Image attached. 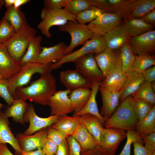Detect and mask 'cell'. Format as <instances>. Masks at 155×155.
Instances as JSON below:
<instances>
[{"mask_svg": "<svg viewBox=\"0 0 155 155\" xmlns=\"http://www.w3.org/2000/svg\"><path fill=\"white\" fill-rule=\"evenodd\" d=\"M67 137V136L65 134L51 126L47 127V138L51 140L57 146L61 144Z\"/></svg>", "mask_w": 155, "mask_h": 155, "instance_id": "44", "label": "cell"}, {"mask_svg": "<svg viewBox=\"0 0 155 155\" xmlns=\"http://www.w3.org/2000/svg\"><path fill=\"white\" fill-rule=\"evenodd\" d=\"M155 65V55H137L130 72L143 74L146 70Z\"/></svg>", "mask_w": 155, "mask_h": 155, "instance_id": "37", "label": "cell"}, {"mask_svg": "<svg viewBox=\"0 0 155 155\" xmlns=\"http://www.w3.org/2000/svg\"><path fill=\"white\" fill-rule=\"evenodd\" d=\"M40 16L42 21L37 27L43 35L49 38L52 36L49 30L52 26L63 25L69 20L77 22L75 20L76 16L70 13L64 8L49 9L44 7L41 10Z\"/></svg>", "mask_w": 155, "mask_h": 155, "instance_id": "5", "label": "cell"}, {"mask_svg": "<svg viewBox=\"0 0 155 155\" xmlns=\"http://www.w3.org/2000/svg\"><path fill=\"white\" fill-rule=\"evenodd\" d=\"M28 105L26 101L15 99L10 106L6 108L4 113L7 117H11L15 122L24 125V117Z\"/></svg>", "mask_w": 155, "mask_h": 155, "instance_id": "27", "label": "cell"}, {"mask_svg": "<svg viewBox=\"0 0 155 155\" xmlns=\"http://www.w3.org/2000/svg\"><path fill=\"white\" fill-rule=\"evenodd\" d=\"M81 155H113L109 151L100 145L81 153Z\"/></svg>", "mask_w": 155, "mask_h": 155, "instance_id": "50", "label": "cell"}, {"mask_svg": "<svg viewBox=\"0 0 155 155\" xmlns=\"http://www.w3.org/2000/svg\"><path fill=\"white\" fill-rule=\"evenodd\" d=\"M58 29L60 31L68 33L71 37L70 43L65 51V55L73 52L76 46L80 45H83L94 35L88 25L71 20L59 26Z\"/></svg>", "mask_w": 155, "mask_h": 155, "instance_id": "7", "label": "cell"}, {"mask_svg": "<svg viewBox=\"0 0 155 155\" xmlns=\"http://www.w3.org/2000/svg\"><path fill=\"white\" fill-rule=\"evenodd\" d=\"M133 98L141 99L152 106L155 105V94L151 83L144 81L131 96Z\"/></svg>", "mask_w": 155, "mask_h": 155, "instance_id": "36", "label": "cell"}, {"mask_svg": "<svg viewBox=\"0 0 155 155\" xmlns=\"http://www.w3.org/2000/svg\"><path fill=\"white\" fill-rule=\"evenodd\" d=\"M119 49L122 71L128 76L137 55L131 47L128 41L123 44Z\"/></svg>", "mask_w": 155, "mask_h": 155, "instance_id": "34", "label": "cell"}, {"mask_svg": "<svg viewBox=\"0 0 155 155\" xmlns=\"http://www.w3.org/2000/svg\"><path fill=\"white\" fill-rule=\"evenodd\" d=\"M102 104L100 113L107 120L112 115L119 105L120 91L109 90L100 87Z\"/></svg>", "mask_w": 155, "mask_h": 155, "instance_id": "16", "label": "cell"}, {"mask_svg": "<svg viewBox=\"0 0 155 155\" xmlns=\"http://www.w3.org/2000/svg\"><path fill=\"white\" fill-rule=\"evenodd\" d=\"M42 40V37L38 35L31 40L26 53L19 63L20 67L26 63H36L37 57L42 51L40 44Z\"/></svg>", "mask_w": 155, "mask_h": 155, "instance_id": "31", "label": "cell"}, {"mask_svg": "<svg viewBox=\"0 0 155 155\" xmlns=\"http://www.w3.org/2000/svg\"><path fill=\"white\" fill-rule=\"evenodd\" d=\"M71 90L56 91L49 98L47 105L50 107L51 115L63 116L74 112L68 95Z\"/></svg>", "mask_w": 155, "mask_h": 155, "instance_id": "13", "label": "cell"}, {"mask_svg": "<svg viewBox=\"0 0 155 155\" xmlns=\"http://www.w3.org/2000/svg\"><path fill=\"white\" fill-rule=\"evenodd\" d=\"M16 31L10 23L3 17L0 20V44L10 39Z\"/></svg>", "mask_w": 155, "mask_h": 155, "instance_id": "43", "label": "cell"}, {"mask_svg": "<svg viewBox=\"0 0 155 155\" xmlns=\"http://www.w3.org/2000/svg\"><path fill=\"white\" fill-rule=\"evenodd\" d=\"M55 155H69V147L67 138L58 146Z\"/></svg>", "mask_w": 155, "mask_h": 155, "instance_id": "55", "label": "cell"}, {"mask_svg": "<svg viewBox=\"0 0 155 155\" xmlns=\"http://www.w3.org/2000/svg\"><path fill=\"white\" fill-rule=\"evenodd\" d=\"M36 31L28 23L24 25L8 40L2 44L12 59L18 64L26 52Z\"/></svg>", "mask_w": 155, "mask_h": 155, "instance_id": "3", "label": "cell"}, {"mask_svg": "<svg viewBox=\"0 0 155 155\" xmlns=\"http://www.w3.org/2000/svg\"><path fill=\"white\" fill-rule=\"evenodd\" d=\"M60 117L51 115L46 118L40 117L36 114L33 104L30 103L24 117L25 123H29V125L23 134L25 135H31L42 129L50 126L57 121Z\"/></svg>", "mask_w": 155, "mask_h": 155, "instance_id": "11", "label": "cell"}, {"mask_svg": "<svg viewBox=\"0 0 155 155\" xmlns=\"http://www.w3.org/2000/svg\"><path fill=\"white\" fill-rule=\"evenodd\" d=\"M68 46L64 42H61L52 46L42 47L36 63L47 64L57 62L65 55V51Z\"/></svg>", "mask_w": 155, "mask_h": 155, "instance_id": "18", "label": "cell"}, {"mask_svg": "<svg viewBox=\"0 0 155 155\" xmlns=\"http://www.w3.org/2000/svg\"><path fill=\"white\" fill-rule=\"evenodd\" d=\"M80 123L79 117L67 115L61 116L51 126L66 135L72 136Z\"/></svg>", "mask_w": 155, "mask_h": 155, "instance_id": "30", "label": "cell"}, {"mask_svg": "<svg viewBox=\"0 0 155 155\" xmlns=\"http://www.w3.org/2000/svg\"><path fill=\"white\" fill-rule=\"evenodd\" d=\"M101 82H98L92 84L91 88L92 91L91 94L88 102L81 110L74 112L72 116L79 117L86 114H91L98 117L102 125H104V122L107 119L100 115L96 100V95Z\"/></svg>", "mask_w": 155, "mask_h": 155, "instance_id": "21", "label": "cell"}, {"mask_svg": "<svg viewBox=\"0 0 155 155\" xmlns=\"http://www.w3.org/2000/svg\"><path fill=\"white\" fill-rule=\"evenodd\" d=\"M15 0H4V5L7 8L13 6Z\"/></svg>", "mask_w": 155, "mask_h": 155, "instance_id": "59", "label": "cell"}, {"mask_svg": "<svg viewBox=\"0 0 155 155\" xmlns=\"http://www.w3.org/2000/svg\"><path fill=\"white\" fill-rule=\"evenodd\" d=\"M133 155H152L153 153L141 143L135 142L133 143Z\"/></svg>", "mask_w": 155, "mask_h": 155, "instance_id": "52", "label": "cell"}, {"mask_svg": "<svg viewBox=\"0 0 155 155\" xmlns=\"http://www.w3.org/2000/svg\"><path fill=\"white\" fill-rule=\"evenodd\" d=\"M91 6L88 0H67L64 9L76 16Z\"/></svg>", "mask_w": 155, "mask_h": 155, "instance_id": "40", "label": "cell"}, {"mask_svg": "<svg viewBox=\"0 0 155 155\" xmlns=\"http://www.w3.org/2000/svg\"><path fill=\"white\" fill-rule=\"evenodd\" d=\"M121 26L103 36L106 48L112 50L119 49L123 44L128 41L129 37L123 31Z\"/></svg>", "mask_w": 155, "mask_h": 155, "instance_id": "29", "label": "cell"}, {"mask_svg": "<svg viewBox=\"0 0 155 155\" xmlns=\"http://www.w3.org/2000/svg\"><path fill=\"white\" fill-rule=\"evenodd\" d=\"M4 79L3 77L0 74V80Z\"/></svg>", "mask_w": 155, "mask_h": 155, "instance_id": "63", "label": "cell"}, {"mask_svg": "<svg viewBox=\"0 0 155 155\" xmlns=\"http://www.w3.org/2000/svg\"><path fill=\"white\" fill-rule=\"evenodd\" d=\"M135 130L140 136L155 132V105L144 119L139 121Z\"/></svg>", "mask_w": 155, "mask_h": 155, "instance_id": "35", "label": "cell"}, {"mask_svg": "<svg viewBox=\"0 0 155 155\" xmlns=\"http://www.w3.org/2000/svg\"><path fill=\"white\" fill-rule=\"evenodd\" d=\"M145 81L152 82L155 80V66H153L146 70L143 73Z\"/></svg>", "mask_w": 155, "mask_h": 155, "instance_id": "53", "label": "cell"}, {"mask_svg": "<svg viewBox=\"0 0 155 155\" xmlns=\"http://www.w3.org/2000/svg\"><path fill=\"white\" fill-rule=\"evenodd\" d=\"M91 6L96 7L104 13H112L108 0H88Z\"/></svg>", "mask_w": 155, "mask_h": 155, "instance_id": "47", "label": "cell"}, {"mask_svg": "<svg viewBox=\"0 0 155 155\" xmlns=\"http://www.w3.org/2000/svg\"><path fill=\"white\" fill-rule=\"evenodd\" d=\"M106 48L103 36L94 35L90 39L86 41L80 49L65 55L57 62L52 63L50 69L52 70L61 67L65 63L74 62L78 57L90 53L99 54Z\"/></svg>", "mask_w": 155, "mask_h": 155, "instance_id": "6", "label": "cell"}, {"mask_svg": "<svg viewBox=\"0 0 155 155\" xmlns=\"http://www.w3.org/2000/svg\"><path fill=\"white\" fill-rule=\"evenodd\" d=\"M91 90L90 88H81L72 90L69 97L74 112L78 111L86 105L90 97Z\"/></svg>", "mask_w": 155, "mask_h": 155, "instance_id": "32", "label": "cell"}, {"mask_svg": "<svg viewBox=\"0 0 155 155\" xmlns=\"http://www.w3.org/2000/svg\"><path fill=\"white\" fill-rule=\"evenodd\" d=\"M80 145L81 153L98 145L85 126L80 123L72 136Z\"/></svg>", "mask_w": 155, "mask_h": 155, "instance_id": "26", "label": "cell"}, {"mask_svg": "<svg viewBox=\"0 0 155 155\" xmlns=\"http://www.w3.org/2000/svg\"><path fill=\"white\" fill-rule=\"evenodd\" d=\"M5 107H6V106L0 102V109L3 108Z\"/></svg>", "mask_w": 155, "mask_h": 155, "instance_id": "62", "label": "cell"}, {"mask_svg": "<svg viewBox=\"0 0 155 155\" xmlns=\"http://www.w3.org/2000/svg\"><path fill=\"white\" fill-rule=\"evenodd\" d=\"M152 87L154 91L155 92V82L154 81L151 82Z\"/></svg>", "mask_w": 155, "mask_h": 155, "instance_id": "61", "label": "cell"}, {"mask_svg": "<svg viewBox=\"0 0 155 155\" xmlns=\"http://www.w3.org/2000/svg\"><path fill=\"white\" fill-rule=\"evenodd\" d=\"M128 75L118 69L106 77L101 82L100 87L109 90L120 91L126 82Z\"/></svg>", "mask_w": 155, "mask_h": 155, "instance_id": "25", "label": "cell"}, {"mask_svg": "<svg viewBox=\"0 0 155 155\" xmlns=\"http://www.w3.org/2000/svg\"><path fill=\"white\" fill-rule=\"evenodd\" d=\"M79 117L80 123L85 126L98 145H100L102 133L104 128L99 119L90 114H86Z\"/></svg>", "mask_w": 155, "mask_h": 155, "instance_id": "23", "label": "cell"}, {"mask_svg": "<svg viewBox=\"0 0 155 155\" xmlns=\"http://www.w3.org/2000/svg\"><path fill=\"white\" fill-rule=\"evenodd\" d=\"M133 104L139 121L144 119L148 115L154 106L142 99L137 98H133Z\"/></svg>", "mask_w": 155, "mask_h": 155, "instance_id": "41", "label": "cell"}, {"mask_svg": "<svg viewBox=\"0 0 155 155\" xmlns=\"http://www.w3.org/2000/svg\"><path fill=\"white\" fill-rule=\"evenodd\" d=\"M92 53L81 56L74 61L75 69L92 84L101 82L105 77L100 69Z\"/></svg>", "mask_w": 155, "mask_h": 155, "instance_id": "8", "label": "cell"}, {"mask_svg": "<svg viewBox=\"0 0 155 155\" xmlns=\"http://www.w3.org/2000/svg\"><path fill=\"white\" fill-rule=\"evenodd\" d=\"M47 127L42 129L34 134L27 135L20 133L16 137L22 150L31 151L42 149L47 139Z\"/></svg>", "mask_w": 155, "mask_h": 155, "instance_id": "14", "label": "cell"}, {"mask_svg": "<svg viewBox=\"0 0 155 155\" xmlns=\"http://www.w3.org/2000/svg\"><path fill=\"white\" fill-rule=\"evenodd\" d=\"M123 22L118 13H104L89 23L88 26L94 35L104 36L121 26Z\"/></svg>", "mask_w": 155, "mask_h": 155, "instance_id": "9", "label": "cell"}, {"mask_svg": "<svg viewBox=\"0 0 155 155\" xmlns=\"http://www.w3.org/2000/svg\"><path fill=\"white\" fill-rule=\"evenodd\" d=\"M128 42L136 55H155L154 30L137 36L129 37Z\"/></svg>", "mask_w": 155, "mask_h": 155, "instance_id": "12", "label": "cell"}, {"mask_svg": "<svg viewBox=\"0 0 155 155\" xmlns=\"http://www.w3.org/2000/svg\"><path fill=\"white\" fill-rule=\"evenodd\" d=\"M126 137L125 131L113 128H104L100 146L107 150L113 155H115L120 143Z\"/></svg>", "mask_w": 155, "mask_h": 155, "instance_id": "15", "label": "cell"}, {"mask_svg": "<svg viewBox=\"0 0 155 155\" xmlns=\"http://www.w3.org/2000/svg\"><path fill=\"white\" fill-rule=\"evenodd\" d=\"M103 13L104 12L97 7L91 6L76 16L75 20L80 24H86Z\"/></svg>", "mask_w": 155, "mask_h": 155, "instance_id": "38", "label": "cell"}, {"mask_svg": "<svg viewBox=\"0 0 155 155\" xmlns=\"http://www.w3.org/2000/svg\"><path fill=\"white\" fill-rule=\"evenodd\" d=\"M29 0H15L13 7L15 8H20L21 6L30 1Z\"/></svg>", "mask_w": 155, "mask_h": 155, "instance_id": "58", "label": "cell"}, {"mask_svg": "<svg viewBox=\"0 0 155 155\" xmlns=\"http://www.w3.org/2000/svg\"><path fill=\"white\" fill-rule=\"evenodd\" d=\"M123 31L129 37L137 36L154 29V27L140 18L125 20L121 26Z\"/></svg>", "mask_w": 155, "mask_h": 155, "instance_id": "22", "label": "cell"}, {"mask_svg": "<svg viewBox=\"0 0 155 155\" xmlns=\"http://www.w3.org/2000/svg\"><path fill=\"white\" fill-rule=\"evenodd\" d=\"M127 131L126 142L121 152L118 155H131V144L134 142H138L143 145L144 142L141 136L135 130H129Z\"/></svg>", "mask_w": 155, "mask_h": 155, "instance_id": "42", "label": "cell"}, {"mask_svg": "<svg viewBox=\"0 0 155 155\" xmlns=\"http://www.w3.org/2000/svg\"><path fill=\"white\" fill-rule=\"evenodd\" d=\"M139 121L134 107L133 98L130 96L121 102L111 116L105 121L104 125L106 128L125 131L135 130Z\"/></svg>", "mask_w": 155, "mask_h": 155, "instance_id": "2", "label": "cell"}, {"mask_svg": "<svg viewBox=\"0 0 155 155\" xmlns=\"http://www.w3.org/2000/svg\"><path fill=\"white\" fill-rule=\"evenodd\" d=\"M20 155H45L42 149L31 151L22 150Z\"/></svg>", "mask_w": 155, "mask_h": 155, "instance_id": "56", "label": "cell"}, {"mask_svg": "<svg viewBox=\"0 0 155 155\" xmlns=\"http://www.w3.org/2000/svg\"><path fill=\"white\" fill-rule=\"evenodd\" d=\"M8 118L4 113L0 110V143H8L17 154L20 155L22 150L18 140L11 131Z\"/></svg>", "mask_w": 155, "mask_h": 155, "instance_id": "19", "label": "cell"}, {"mask_svg": "<svg viewBox=\"0 0 155 155\" xmlns=\"http://www.w3.org/2000/svg\"><path fill=\"white\" fill-rule=\"evenodd\" d=\"M141 136L145 143V146L152 152H155V132Z\"/></svg>", "mask_w": 155, "mask_h": 155, "instance_id": "48", "label": "cell"}, {"mask_svg": "<svg viewBox=\"0 0 155 155\" xmlns=\"http://www.w3.org/2000/svg\"><path fill=\"white\" fill-rule=\"evenodd\" d=\"M0 155H14L9 150L6 144L0 143Z\"/></svg>", "mask_w": 155, "mask_h": 155, "instance_id": "57", "label": "cell"}, {"mask_svg": "<svg viewBox=\"0 0 155 155\" xmlns=\"http://www.w3.org/2000/svg\"><path fill=\"white\" fill-rule=\"evenodd\" d=\"M112 13L119 14L124 21L129 12L131 0H108Z\"/></svg>", "mask_w": 155, "mask_h": 155, "instance_id": "39", "label": "cell"}, {"mask_svg": "<svg viewBox=\"0 0 155 155\" xmlns=\"http://www.w3.org/2000/svg\"><path fill=\"white\" fill-rule=\"evenodd\" d=\"M69 147V155H81V148L79 143L71 136L67 137Z\"/></svg>", "mask_w": 155, "mask_h": 155, "instance_id": "46", "label": "cell"}, {"mask_svg": "<svg viewBox=\"0 0 155 155\" xmlns=\"http://www.w3.org/2000/svg\"><path fill=\"white\" fill-rule=\"evenodd\" d=\"M20 68L19 64L11 57L5 47L0 44V74L4 79L8 80L18 71Z\"/></svg>", "mask_w": 155, "mask_h": 155, "instance_id": "20", "label": "cell"}, {"mask_svg": "<svg viewBox=\"0 0 155 155\" xmlns=\"http://www.w3.org/2000/svg\"><path fill=\"white\" fill-rule=\"evenodd\" d=\"M52 63H28L20 66L18 71L7 80L8 89L11 95L14 98L16 89L29 84L34 74L39 73L41 75L51 71L50 67Z\"/></svg>", "mask_w": 155, "mask_h": 155, "instance_id": "4", "label": "cell"}, {"mask_svg": "<svg viewBox=\"0 0 155 155\" xmlns=\"http://www.w3.org/2000/svg\"><path fill=\"white\" fill-rule=\"evenodd\" d=\"M155 7V0H131L129 12L125 20L140 18Z\"/></svg>", "mask_w": 155, "mask_h": 155, "instance_id": "24", "label": "cell"}, {"mask_svg": "<svg viewBox=\"0 0 155 155\" xmlns=\"http://www.w3.org/2000/svg\"><path fill=\"white\" fill-rule=\"evenodd\" d=\"M67 0H44V7L49 9H62L65 6Z\"/></svg>", "mask_w": 155, "mask_h": 155, "instance_id": "49", "label": "cell"}, {"mask_svg": "<svg viewBox=\"0 0 155 155\" xmlns=\"http://www.w3.org/2000/svg\"><path fill=\"white\" fill-rule=\"evenodd\" d=\"M58 147L51 140L47 138L42 150L45 155H55Z\"/></svg>", "mask_w": 155, "mask_h": 155, "instance_id": "51", "label": "cell"}, {"mask_svg": "<svg viewBox=\"0 0 155 155\" xmlns=\"http://www.w3.org/2000/svg\"><path fill=\"white\" fill-rule=\"evenodd\" d=\"M4 5V0H0V9H1Z\"/></svg>", "mask_w": 155, "mask_h": 155, "instance_id": "60", "label": "cell"}, {"mask_svg": "<svg viewBox=\"0 0 155 155\" xmlns=\"http://www.w3.org/2000/svg\"><path fill=\"white\" fill-rule=\"evenodd\" d=\"M3 17L10 23L16 32L28 23L24 13L21 11L20 8L16 9L13 6L7 8L6 11Z\"/></svg>", "mask_w": 155, "mask_h": 155, "instance_id": "33", "label": "cell"}, {"mask_svg": "<svg viewBox=\"0 0 155 155\" xmlns=\"http://www.w3.org/2000/svg\"><path fill=\"white\" fill-rule=\"evenodd\" d=\"M144 81L143 74L130 72L126 82L120 90V102H121L127 97L131 96Z\"/></svg>", "mask_w": 155, "mask_h": 155, "instance_id": "28", "label": "cell"}, {"mask_svg": "<svg viewBox=\"0 0 155 155\" xmlns=\"http://www.w3.org/2000/svg\"><path fill=\"white\" fill-rule=\"evenodd\" d=\"M97 65L105 77L116 70L122 69L120 49L106 48L101 53L94 55Z\"/></svg>", "mask_w": 155, "mask_h": 155, "instance_id": "10", "label": "cell"}, {"mask_svg": "<svg viewBox=\"0 0 155 155\" xmlns=\"http://www.w3.org/2000/svg\"><path fill=\"white\" fill-rule=\"evenodd\" d=\"M140 18L146 23L154 27L155 26V9L148 12Z\"/></svg>", "mask_w": 155, "mask_h": 155, "instance_id": "54", "label": "cell"}, {"mask_svg": "<svg viewBox=\"0 0 155 155\" xmlns=\"http://www.w3.org/2000/svg\"><path fill=\"white\" fill-rule=\"evenodd\" d=\"M61 82L67 89L71 90L81 88H90L92 84L76 69H68L61 72Z\"/></svg>", "mask_w": 155, "mask_h": 155, "instance_id": "17", "label": "cell"}, {"mask_svg": "<svg viewBox=\"0 0 155 155\" xmlns=\"http://www.w3.org/2000/svg\"><path fill=\"white\" fill-rule=\"evenodd\" d=\"M0 96L4 99L9 106L11 105L15 100L9 92L7 80H0Z\"/></svg>", "mask_w": 155, "mask_h": 155, "instance_id": "45", "label": "cell"}, {"mask_svg": "<svg viewBox=\"0 0 155 155\" xmlns=\"http://www.w3.org/2000/svg\"><path fill=\"white\" fill-rule=\"evenodd\" d=\"M152 155H155V152L153 153Z\"/></svg>", "mask_w": 155, "mask_h": 155, "instance_id": "64", "label": "cell"}, {"mask_svg": "<svg viewBox=\"0 0 155 155\" xmlns=\"http://www.w3.org/2000/svg\"><path fill=\"white\" fill-rule=\"evenodd\" d=\"M51 71L40 77L26 87L17 88L14 98L30 101L39 104L47 105L49 98L56 91V80Z\"/></svg>", "mask_w": 155, "mask_h": 155, "instance_id": "1", "label": "cell"}]
</instances>
